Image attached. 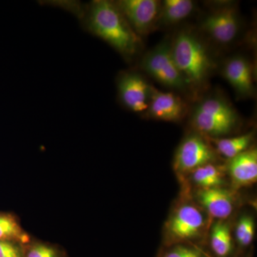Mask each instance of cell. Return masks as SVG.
Instances as JSON below:
<instances>
[{
    "label": "cell",
    "mask_w": 257,
    "mask_h": 257,
    "mask_svg": "<svg viewBox=\"0 0 257 257\" xmlns=\"http://www.w3.org/2000/svg\"><path fill=\"white\" fill-rule=\"evenodd\" d=\"M192 180L199 189L221 187L224 184V173L219 166L207 164L191 172Z\"/></svg>",
    "instance_id": "17"
},
{
    "label": "cell",
    "mask_w": 257,
    "mask_h": 257,
    "mask_svg": "<svg viewBox=\"0 0 257 257\" xmlns=\"http://www.w3.org/2000/svg\"><path fill=\"white\" fill-rule=\"evenodd\" d=\"M115 3L139 37L146 36L158 28L160 1L119 0Z\"/></svg>",
    "instance_id": "8"
},
{
    "label": "cell",
    "mask_w": 257,
    "mask_h": 257,
    "mask_svg": "<svg viewBox=\"0 0 257 257\" xmlns=\"http://www.w3.org/2000/svg\"><path fill=\"white\" fill-rule=\"evenodd\" d=\"M239 9L232 3H221L203 19L201 28L211 40L220 45L232 43L241 30Z\"/></svg>",
    "instance_id": "5"
},
{
    "label": "cell",
    "mask_w": 257,
    "mask_h": 257,
    "mask_svg": "<svg viewBox=\"0 0 257 257\" xmlns=\"http://www.w3.org/2000/svg\"><path fill=\"white\" fill-rule=\"evenodd\" d=\"M197 198L208 214L218 221H224L234 210V195L231 192L222 187L199 189Z\"/></svg>",
    "instance_id": "12"
},
{
    "label": "cell",
    "mask_w": 257,
    "mask_h": 257,
    "mask_svg": "<svg viewBox=\"0 0 257 257\" xmlns=\"http://www.w3.org/2000/svg\"><path fill=\"white\" fill-rule=\"evenodd\" d=\"M188 111L185 101L175 93L162 92L152 86L150 104L146 111L152 119L165 121H180Z\"/></svg>",
    "instance_id": "10"
},
{
    "label": "cell",
    "mask_w": 257,
    "mask_h": 257,
    "mask_svg": "<svg viewBox=\"0 0 257 257\" xmlns=\"http://www.w3.org/2000/svg\"><path fill=\"white\" fill-rule=\"evenodd\" d=\"M0 257H25V249L20 243L0 241Z\"/></svg>",
    "instance_id": "22"
},
{
    "label": "cell",
    "mask_w": 257,
    "mask_h": 257,
    "mask_svg": "<svg viewBox=\"0 0 257 257\" xmlns=\"http://www.w3.org/2000/svg\"><path fill=\"white\" fill-rule=\"evenodd\" d=\"M205 225L202 211L192 204H183L176 209L167 225L169 241L173 244L197 239Z\"/></svg>",
    "instance_id": "9"
},
{
    "label": "cell",
    "mask_w": 257,
    "mask_h": 257,
    "mask_svg": "<svg viewBox=\"0 0 257 257\" xmlns=\"http://www.w3.org/2000/svg\"><path fill=\"white\" fill-rule=\"evenodd\" d=\"M141 67L146 73L166 87L179 92L191 91L174 60L171 40H163L148 51L142 60Z\"/></svg>",
    "instance_id": "4"
},
{
    "label": "cell",
    "mask_w": 257,
    "mask_h": 257,
    "mask_svg": "<svg viewBox=\"0 0 257 257\" xmlns=\"http://www.w3.org/2000/svg\"><path fill=\"white\" fill-rule=\"evenodd\" d=\"M253 133H248L232 138L211 140L215 145L216 152L229 160L250 148L253 141Z\"/></svg>",
    "instance_id": "16"
},
{
    "label": "cell",
    "mask_w": 257,
    "mask_h": 257,
    "mask_svg": "<svg viewBox=\"0 0 257 257\" xmlns=\"http://www.w3.org/2000/svg\"><path fill=\"white\" fill-rule=\"evenodd\" d=\"M222 75L234 88L240 97L248 98L254 94V76L252 64L246 57L236 55L226 61Z\"/></svg>",
    "instance_id": "11"
},
{
    "label": "cell",
    "mask_w": 257,
    "mask_h": 257,
    "mask_svg": "<svg viewBox=\"0 0 257 257\" xmlns=\"http://www.w3.org/2000/svg\"><path fill=\"white\" fill-rule=\"evenodd\" d=\"M160 257H207L202 250L184 243L173 244L165 250Z\"/></svg>",
    "instance_id": "20"
},
{
    "label": "cell",
    "mask_w": 257,
    "mask_h": 257,
    "mask_svg": "<svg viewBox=\"0 0 257 257\" xmlns=\"http://www.w3.org/2000/svg\"><path fill=\"white\" fill-rule=\"evenodd\" d=\"M210 246L216 257H229L234 250L229 225L224 220L216 221L211 230Z\"/></svg>",
    "instance_id": "15"
},
{
    "label": "cell",
    "mask_w": 257,
    "mask_h": 257,
    "mask_svg": "<svg viewBox=\"0 0 257 257\" xmlns=\"http://www.w3.org/2000/svg\"><path fill=\"white\" fill-rule=\"evenodd\" d=\"M228 171L233 187L242 188L257 181V150L249 148L229 160Z\"/></svg>",
    "instance_id": "13"
},
{
    "label": "cell",
    "mask_w": 257,
    "mask_h": 257,
    "mask_svg": "<svg viewBox=\"0 0 257 257\" xmlns=\"http://www.w3.org/2000/svg\"><path fill=\"white\" fill-rule=\"evenodd\" d=\"M25 257H62L57 248L48 243H35L25 250Z\"/></svg>",
    "instance_id": "21"
},
{
    "label": "cell",
    "mask_w": 257,
    "mask_h": 257,
    "mask_svg": "<svg viewBox=\"0 0 257 257\" xmlns=\"http://www.w3.org/2000/svg\"><path fill=\"white\" fill-rule=\"evenodd\" d=\"M255 234L254 221L251 216H241L236 224L235 238L240 247H248L252 242Z\"/></svg>",
    "instance_id": "19"
},
{
    "label": "cell",
    "mask_w": 257,
    "mask_h": 257,
    "mask_svg": "<svg viewBox=\"0 0 257 257\" xmlns=\"http://www.w3.org/2000/svg\"><path fill=\"white\" fill-rule=\"evenodd\" d=\"M0 241H13L24 245L30 242V236L14 216L0 213Z\"/></svg>",
    "instance_id": "18"
},
{
    "label": "cell",
    "mask_w": 257,
    "mask_h": 257,
    "mask_svg": "<svg viewBox=\"0 0 257 257\" xmlns=\"http://www.w3.org/2000/svg\"><path fill=\"white\" fill-rule=\"evenodd\" d=\"M172 56L191 91L207 84L216 64L202 38L196 32L184 29L171 40Z\"/></svg>",
    "instance_id": "2"
},
{
    "label": "cell",
    "mask_w": 257,
    "mask_h": 257,
    "mask_svg": "<svg viewBox=\"0 0 257 257\" xmlns=\"http://www.w3.org/2000/svg\"><path fill=\"white\" fill-rule=\"evenodd\" d=\"M87 32L99 37L130 62L140 52L143 42L130 26L115 2L94 0L79 18Z\"/></svg>",
    "instance_id": "1"
},
{
    "label": "cell",
    "mask_w": 257,
    "mask_h": 257,
    "mask_svg": "<svg viewBox=\"0 0 257 257\" xmlns=\"http://www.w3.org/2000/svg\"><path fill=\"white\" fill-rule=\"evenodd\" d=\"M195 10L191 0H165L161 2L159 26H172L188 18Z\"/></svg>",
    "instance_id": "14"
},
{
    "label": "cell",
    "mask_w": 257,
    "mask_h": 257,
    "mask_svg": "<svg viewBox=\"0 0 257 257\" xmlns=\"http://www.w3.org/2000/svg\"><path fill=\"white\" fill-rule=\"evenodd\" d=\"M191 120L197 133L210 139L223 138L234 133L240 124L237 111L219 93L202 98L193 109Z\"/></svg>",
    "instance_id": "3"
},
{
    "label": "cell",
    "mask_w": 257,
    "mask_h": 257,
    "mask_svg": "<svg viewBox=\"0 0 257 257\" xmlns=\"http://www.w3.org/2000/svg\"><path fill=\"white\" fill-rule=\"evenodd\" d=\"M216 160L214 148L202 135L196 133L190 134L180 144L176 152L174 166L179 174H190Z\"/></svg>",
    "instance_id": "7"
},
{
    "label": "cell",
    "mask_w": 257,
    "mask_h": 257,
    "mask_svg": "<svg viewBox=\"0 0 257 257\" xmlns=\"http://www.w3.org/2000/svg\"><path fill=\"white\" fill-rule=\"evenodd\" d=\"M116 89L120 102L128 110L146 112L152 85L141 74L135 71H121L116 77Z\"/></svg>",
    "instance_id": "6"
}]
</instances>
